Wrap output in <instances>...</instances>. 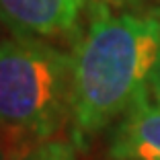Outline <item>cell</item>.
I'll list each match as a JSON object with an SVG mask.
<instances>
[{
  "label": "cell",
  "mask_w": 160,
  "mask_h": 160,
  "mask_svg": "<svg viewBox=\"0 0 160 160\" xmlns=\"http://www.w3.org/2000/svg\"><path fill=\"white\" fill-rule=\"evenodd\" d=\"M68 136L82 152L103 136L144 90L160 60V6H88L72 45Z\"/></svg>",
  "instance_id": "cell-1"
},
{
  "label": "cell",
  "mask_w": 160,
  "mask_h": 160,
  "mask_svg": "<svg viewBox=\"0 0 160 160\" xmlns=\"http://www.w3.org/2000/svg\"><path fill=\"white\" fill-rule=\"evenodd\" d=\"M72 52L8 33L0 37V132L29 148L70 125Z\"/></svg>",
  "instance_id": "cell-2"
},
{
  "label": "cell",
  "mask_w": 160,
  "mask_h": 160,
  "mask_svg": "<svg viewBox=\"0 0 160 160\" xmlns=\"http://www.w3.org/2000/svg\"><path fill=\"white\" fill-rule=\"evenodd\" d=\"M88 14L86 0H0V25L12 35L72 49Z\"/></svg>",
  "instance_id": "cell-3"
},
{
  "label": "cell",
  "mask_w": 160,
  "mask_h": 160,
  "mask_svg": "<svg viewBox=\"0 0 160 160\" xmlns=\"http://www.w3.org/2000/svg\"><path fill=\"white\" fill-rule=\"evenodd\" d=\"M107 132V160H160V103L150 88Z\"/></svg>",
  "instance_id": "cell-4"
},
{
  "label": "cell",
  "mask_w": 160,
  "mask_h": 160,
  "mask_svg": "<svg viewBox=\"0 0 160 160\" xmlns=\"http://www.w3.org/2000/svg\"><path fill=\"white\" fill-rule=\"evenodd\" d=\"M80 150L70 136H56L31 146L19 160H80Z\"/></svg>",
  "instance_id": "cell-5"
},
{
  "label": "cell",
  "mask_w": 160,
  "mask_h": 160,
  "mask_svg": "<svg viewBox=\"0 0 160 160\" xmlns=\"http://www.w3.org/2000/svg\"><path fill=\"white\" fill-rule=\"evenodd\" d=\"M88 6H109V8H132V6L150 4L148 0H86Z\"/></svg>",
  "instance_id": "cell-6"
},
{
  "label": "cell",
  "mask_w": 160,
  "mask_h": 160,
  "mask_svg": "<svg viewBox=\"0 0 160 160\" xmlns=\"http://www.w3.org/2000/svg\"><path fill=\"white\" fill-rule=\"evenodd\" d=\"M150 94L154 97L156 103H160V60L154 68V74H152V80H150Z\"/></svg>",
  "instance_id": "cell-7"
},
{
  "label": "cell",
  "mask_w": 160,
  "mask_h": 160,
  "mask_svg": "<svg viewBox=\"0 0 160 160\" xmlns=\"http://www.w3.org/2000/svg\"><path fill=\"white\" fill-rule=\"evenodd\" d=\"M0 160H8V156H6V150H4V146L0 144Z\"/></svg>",
  "instance_id": "cell-8"
}]
</instances>
